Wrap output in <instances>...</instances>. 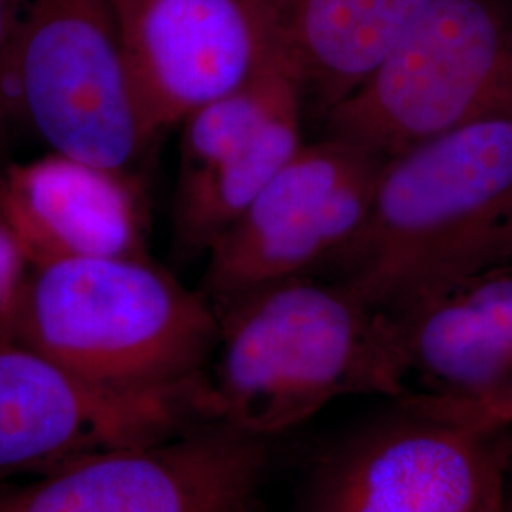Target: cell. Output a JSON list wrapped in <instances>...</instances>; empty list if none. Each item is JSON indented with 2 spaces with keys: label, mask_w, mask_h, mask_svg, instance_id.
<instances>
[{
  "label": "cell",
  "mask_w": 512,
  "mask_h": 512,
  "mask_svg": "<svg viewBox=\"0 0 512 512\" xmlns=\"http://www.w3.org/2000/svg\"><path fill=\"white\" fill-rule=\"evenodd\" d=\"M211 420L268 440L353 395L401 399L391 317L340 279L298 275L215 302Z\"/></svg>",
  "instance_id": "1"
},
{
  "label": "cell",
  "mask_w": 512,
  "mask_h": 512,
  "mask_svg": "<svg viewBox=\"0 0 512 512\" xmlns=\"http://www.w3.org/2000/svg\"><path fill=\"white\" fill-rule=\"evenodd\" d=\"M512 211V120L454 129L385 158L357 236L330 268L393 313L482 266Z\"/></svg>",
  "instance_id": "2"
},
{
  "label": "cell",
  "mask_w": 512,
  "mask_h": 512,
  "mask_svg": "<svg viewBox=\"0 0 512 512\" xmlns=\"http://www.w3.org/2000/svg\"><path fill=\"white\" fill-rule=\"evenodd\" d=\"M217 336L202 291L135 255L31 266L8 340L97 384L158 389L202 378Z\"/></svg>",
  "instance_id": "3"
},
{
  "label": "cell",
  "mask_w": 512,
  "mask_h": 512,
  "mask_svg": "<svg viewBox=\"0 0 512 512\" xmlns=\"http://www.w3.org/2000/svg\"><path fill=\"white\" fill-rule=\"evenodd\" d=\"M488 120H512V0H433L325 135L391 158Z\"/></svg>",
  "instance_id": "4"
},
{
  "label": "cell",
  "mask_w": 512,
  "mask_h": 512,
  "mask_svg": "<svg viewBox=\"0 0 512 512\" xmlns=\"http://www.w3.org/2000/svg\"><path fill=\"white\" fill-rule=\"evenodd\" d=\"M4 76L57 154L133 173L158 137L109 0H31Z\"/></svg>",
  "instance_id": "5"
},
{
  "label": "cell",
  "mask_w": 512,
  "mask_h": 512,
  "mask_svg": "<svg viewBox=\"0 0 512 512\" xmlns=\"http://www.w3.org/2000/svg\"><path fill=\"white\" fill-rule=\"evenodd\" d=\"M205 374L158 389L97 384L0 340V478L38 476L95 454L209 423Z\"/></svg>",
  "instance_id": "6"
},
{
  "label": "cell",
  "mask_w": 512,
  "mask_h": 512,
  "mask_svg": "<svg viewBox=\"0 0 512 512\" xmlns=\"http://www.w3.org/2000/svg\"><path fill=\"white\" fill-rule=\"evenodd\" d=\"M385 158L325 135L304 143L205 253L211 304L330 268L357 236Z\"/></svg>",
  "instance_id": "7"
},
{
  "label": "cell",
  "mask_w": 512,
  "mask_h": 512,
  "mask_svg": "<svg viewBox=\"0 0 512 512\" xmlns=\"http://www.w3.org/2000/svg\"><path fill=\"white\" fill-rule=\"evenodd\" d=\"M266 440L219 421L0 488V512H249Z\"/></svg>",
  "instance_id": "8"
},
{
  "label": "cell",
  "mask_w": 512,
  "mask_h": 512,
  "mask_svg": "<svg viewBox=\"0 0 512 512\" xmlns=\"http://www.w3.org/2000/svg\"><path fill=\"white\" fill-rule=\"evenodd\" d=\"M406 412L336 458L321 482L317 512L501 511L511 431Z\"/></svg>",
  "instance_id": "9"
},
{
  "label": "cell",
  "mask_w": 512,
  "mask_h": 512,
  "mask_svg": "<svg viewBox=\"0 0 512 512\" xmlns=\"http://www.w3.org/2000/svg\"><path fill=\"white\" fill-rule=\"evenodd\" d=\"M109 2L158 135L285 52L266 0Z\"/></svg>",
  "instance_id": "10"
},
{
  "label": "cell",
  "mask_w": 512,
  "mask_h": 512,
  "mask_svg": "<svg viewBox=\"0 0 512 512\" xmlns=\"http://www.w3.org/2000/svg\"><path fill=\"white\" fill-rule=\"evenodd\" d=\"M401 401H471L512 387V260L478 266L389 313Z\"/></svg>",
  "instance_id": "11"
},
{
  "label": "cell",
  "mask_w": 512,
  "mask_h": 512,
  "mask_svg": "<svg viewBox=\"0 0 512 512\" xmlns=\"http://www.w3.org/2000/svg\"><path fill=\"white\" fill-rule=\"evenodd\" d=\"M0 215L31 266L147 255L145 203L133 173L65 154L4 169Z\"/></svg>",
  "instance_id": "12"
},
{
  "label": "cell",
  "mask_w": 512,
  "mask_h": 512,
  "mask_svg": "<svg viewBox=\"0 0 512 512\" xmlns=\"http://www.w3.org/2000/svg\"><path fill=\"white\" fill-rule=\"evenodd\" d=\"M283 50L321 116L374 73L433 0H266Z\"/></svg>",
  "instance_id": "13"
},
{
  "label": "cell",
  "mask_w": 512,
  "mask_h": 512,
  "mask_svg": "<svg viewBox=\"0 0 512 512\" xmlns=\"http://www.w3.org/2000/svg\"><path fill=\"white\" fill-rule=\"evenodd\" d=\"M302 109L285 110L238 152L179 181L173 224L183 253L205 255L304 145Z\"/></svg>",
  "instance_id": "14"
},
{
  "label": "cell",
  "mask_w": 512,
  "mask_h": 512,
  "mask_svg": "<svg viewBox=\"0 0 512 512\" xmlns=\"http://www.w3.org/2000/svg\"><path fill=\"white\" fill-rule=\"evenodd\" d=\"M296 105H304L302 80L281 52L247 82L184 118L179 181L220 164Z\"/></svg>",
  "instance_id": "15"
},
{
  "label": "cell",
  "mask_w": 512,
  "mask_h": 512,
  "mask_svg": "<svg viewBox=\"0 0 512 512\" xmlns=\"http://www.w3.org/2000/svg\"><path fill=\"white\" fill-rule=\"evenodd\" d=\"M406 410L459 421L480 429L512 431V387L482 399L471 401H435V399H406L401 401Z\"/></svg>",
  "instance_id": "16"
},
{
  "label": "cell",
  "mask_w": 512,
  "mask_h": 512,
  "mask_svg": "<svg viewBox=\"0 0 512 512\" xmlns=\"http://www.w3.org/2000/svg\"><path fill=\"white\" fill-rule=\"evenodd\" d=\"M31 264L16 234L0 215V340H8L12 319Z\"/></svg>",
  "instance_id": "17"
},
{
  "label": "cell",
  "mask_w": 512,
  "mask_h": 512,
  "mask_svg": "<svg viewBox=\"0 0 512 512\" xmlns=\"http://www.w3.org/2000/svg\"><path fill=\"white\" fill-rule=\"evenodd\" d=\"M505 260H512V211L511 215L499 224V228L490 239L482 266L494 264V262H505Z\"/></svg>",
  "instance_id": "18"
},
{
  "label": "cell",
  "mask_w": 512,
  "mask_h": 512,
  "mask_svg": "<svg viewBox=\"0 0 512 512\" xmlns=\"http://www.w3.org/2000/svg\"><path fill=\"white\" fill-rule=\"evenodd\" d=\"M18 0H0V74L18 25Z\"/></svg>",
  "instance_id": "19"
},
{
  "label": "cell",
  "mask_w": 512,
  "mask_h": 512,
  "mask_svg": "<svg viewBox=\"0 0 512 512\" xmlns=\"http://www.w3.org/2000/svg\"><path fill=\"white\" fill-rule=\"evenodd\" d=\"M507 512H512V488H509V482H507Z\"/></svg>",
  "instance_id": "20"
},
{
  "label": "cell",
  "mask_w": 512,
  "mask_h": 512,
  "mask_svg": "<svg viewBox=\"0 0 512 512\" xmlns=\"http://www.w3.org/2000/svg\"><path fill=\"white\" fill-rule=\"evenodd\" d=\"M2 184H4V169L0 167V196H2Z\"/></svg>",
  "instance_id": "21"
},
{
  "label": "cell",
  "mask_w": 512,
  "mask_h": 512,
  "mask_svg": "<svg viewBox=\"0 0 512 512\" xmlns=\"http://www.w3.org/2000/svg\"><path fill=\"white\" fill-rule=\"evenodd\" d=\"M497 512H507V503H505V507H503V509H501V511H497Z\"/></svg>",
  "instance_id": "22"
}]
</instances>
